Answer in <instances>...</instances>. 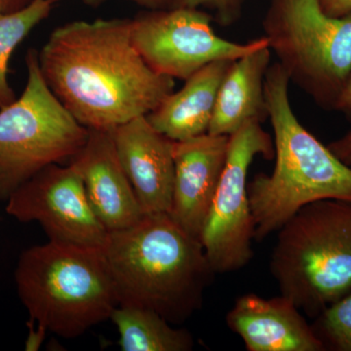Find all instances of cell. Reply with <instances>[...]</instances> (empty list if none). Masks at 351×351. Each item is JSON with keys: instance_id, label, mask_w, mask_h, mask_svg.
Instances as JSON below:
<instances>
[{"instance_id": "6da1fadb", "label": "cell", "mask_w": 351, "mask_h": 351, "mask_svg": "<svg viewBox=\"0 0 351 351\" xmlns=\"http://www.w3.org/2000/svg\"><path fill=\"white\" fill-rule=\"evenodd\" d=\"M58 99L89 130L112 131L147 117L174 91L136 49L130 19L76 21L58 27L38 53Z\"/></svg>"}, {"instance_id": "7a4b0ae2", "label": "cell", "mask_w": 351, "mask_h": 351, "mask_svg": "<svg viewBox=\"0 0 351 351\" xmlns=\"http://www.w3.org/2000/svg\"><path fill=\"white\" fill-rule=\"evenodd\" d=\"M101 249L119 306L151 309L172 325L201 308L216 274L200 240L168 213L108 232Z\"/></svg>"}, {"instance_id": "3957f363", "label": "cell", "mask_w": 351, "mask_h": 351, "mask_svg": "<svg viewBox=\"0 0 351 351\" xmlns=\"http://www.w3.org/2000/svg\"><path fill=\"white\" fill-rule=\"evenodd\" d=\"M290 80L278 63L270 64L265 96L274 130L276 165L271 174L256 175L248 182L255 221V240L278 232L302 207L316 201L351 202V166L332 154L295 117Z\"/></svg>"}, {"instance_id": "277c9868", "label": "cell", "mask_w": 351, "mask_h": 351, "mask_svg": "<svg viewBox=\"0 0 351 351\" xmlns=\"http://www.w3.org/2000/svg\"><path fill=\"white\" fill-rule=\"evenodd\" d=\"M15 282L29 319L66 339L110 319L119 306L101 248L51 241L21 254Z\"/></svg>"}, {"instance_id": "5b68a950", "label": "cell", "mask_w": 351, "mask_h": 351, "mask_svg": "<svg viewBox=\"0 0 351 351\" xmlns=\"http://www.w3.org/2000/svg\"><path fill=\"white\" fill-rule=\"evenodd\" d=\"M270 271L281 295L309 316L351 291V202L320 200L278 230Z\"/></svg>"}, {"instance_id": "8992f818", "label": "cell", "mask_w": 351, "mask_h": 351, "mask_svg": "<svg viewBox=\"0 0 351 351\" xmlns=\"http://www.w3.org/2000/svg\"><path fill=\"white\" fill-rule=\"evenodd\" d=\"M262 25L290 82L335 110L351 75V13L330 17L318 0H270Z\"/></svg>"}, {"instance_id": "52a82bcc", "label": "cell", "mask_w": 351, "mask_h": 351, "mask_svg": "<svg viewBox=\"0 0 351 351\" xmlns=\"http://www.w3.org/2000/svg\"><path fill=\"white\" fill-rule=\"evenodd\" d=\"M25 64L24 92L0 108V200L48 166L71 161L90 135L51 90L36 50Z\"/></svg>"}, {"instance_id": "ba28073f", "label": "cell", "mask_w": 351, "mask_h": 351, "mask_svg": "<svg viewBox=\"0 0 351 351\" xmlns=\"http://www.w3.org/2000/svg\"><path fill=\"white\" fill-rule=\"evenodd\" d=\"M258 156L274 158V138L263 130L262 122L249 120L228 137L225 169L200 233L215 274L237 271L253 258L255 221L247 176Z\"/></svg>"}, {"instance_id": "9c48e42d", "label": "cell", "mask_w": 351, "mask_h": 351, "mask_svg": "<svg viewBox=\"0 0 351 351\" xmlns=\"http://www.w3.org/2000/svg\"><path fill=\"white\" fill-rule=\"evenodd\" d=\"M211 14L173 7L149 10L131 20V38L145 63L161 75L186 80L208 64L235 61L269 46L265 36L246 43L219 36Z\"/></svg>"}, {"instance_id": "30bf717a", "label": "cell", "mask_w": 351, "mask_h": 351, "mask_svg": "<svg viewBox=\"0 0 351 351\" xmlns=\"http://www.w3.org/2000/svg\"><path fill=\"white\" fill-rule=\"evenodd\" d=\"M6 212L21 223L38 221L51 241L101 248L108 232L94 213L73 163L48 166L9 196Z\"/></svg>"}, {"instance_id": "8fae6325", "label": "cell", "mask_w": 351, "mask_h": 351, "mask_svg": "<svg viewBox=\"0 0 351 351\" xmlns=\"http://www.w3.org/2000/svg\"><path fill=\"white\" fill-rule=\"evenodd\" d=\"M112 138L145 214L170 213L174 189V141L159 133L147 117L113 129Z\"/></svg>"}, {"instance_id": "7c38bea8", "label": "cell", "mask_w": 351, "mask_h": 351, "mask_svg": "<svg viewBox=\"0 0 351 351\" xmlns=\"http://www.w3.org/2000/svg\"><path fill=\"white\" fill-rule=\"evenodd\" d=\"M228 137L206 133L174 142L175 179L169 215L198 239L225 169Z\"/></svg>"}, {"instance_id": "4fadbf2b", "label": "cell", "mask_w": 351, "mask_h": 351, "mask_svg": "<svg viewBox=\"0 0 351 351\" xmlns=\"http://www.w3.org/2000/svg\"><path fill=\"white\" fill-rule=\"evenodd\" d=\"M112 131L90 130L86 144L71 161L82 176L94 213L108 232L135 225L145 215L120 163Z\"/></svg>"}, {"instance_id": "5bb4252c", "label": "cell", "mask_w": 351, "mask_h": 351, "mask_svg": "<svg viewBox=\"0 0 351 351\" xmlns=\"http://www.w3.org/2000/svg\"><path fill=\"white\" fill-rule=\"evenodd\" d=\"M226 325L249 351H323V341L297 306L280 295H241L226 316Z\"/></svg>"}, {"instance_id": "9a60e30c", "label": "cell", "mask_w": 351, "mask_h": 351, "mask_svg": "<svg viewBox=\"0 0 351 351\" xmlns=\"http://www.w3.org/2000/svg\"><path fill=\"white\" fill-rule=\"evenodd\" d=\"M233 62L221 60L196 71L147 115L149 123L174 142L208 133L219 87Z\"/></svg>"}, {"instance_id": "2e32d148", "label": "cell", "mask_w": 351, "mask_h": 351, "mask_svg": "<svg viewBox=\"0 0 351 351\" xmlns=\"http://www.w3.org/2000/svg\"><path fill=\"white\" fill-rule=\"evenodd\" d=\"M271 61L269 46L233 62L219 87L208 133L230 136L245 122L269 119L265 80Z\"/></svg>"}, {"instance_id": "e0dca14e", "label": "cell", "mask_w": 351, "mask_h": 351, "mask_svg": "<svg viewBox=\"0 0 351 351\" xmlns=\"http://www.w3.org/2000/svg\"><path fill=\"white\" fill-rule=\"evenodd\" d=\"M110 319L119 332L123 351H191L195 339L186 329H177L151 309L119 306Z\"/></svg>"}, {"instance_id": "ac0fdd59", "label": "cell", "mask_w": 351, "mask_h": 351, "mask_svg": "<svg viewBox=\"0 0 351 351\" xmlns=\"http://www.w3.org/2000/svg\"><path fill=\"white\" fill-rule=\"evenodd\" d=\"M55 0H32L27 5L5 12L0 8V108L15 100L8 82V64L18 45L49 16Z\"/></svg>"}, {"instance_id": "d6986e66", "label": "cell", "mask_w": 351, "mask_h": 351, "mask_svg": "<svg viewBox=\"0 0 351 351\" xmlns=\"http://www.w3.org/2000/svg\"><path fill=\"white\" fill-rule=\"evenodd\" d=\"M313 328L324 345L328 341L335 350L351 351V291L327 306Z\"/></svg>"}, {"instance_id": "ffe728a7", "label": "cell", "mask_w": 351, "mask_h": 351, "mask_svg": "<svg viewBox=\"0 0 351 351\" xmlns=\"http://www.w3.org/2000/svg\"><path fill=\"white\" fill-rule=\"evenodd\" d=\"M245 2L246 0H179L176 7L202 9L211 14L217 24L228 27L241 19Z\"/></svg>"}, {"instance_id": "44dd1931", "label": "cell", "mask_w": 351, "mask_h": 351, "mask_svg": "<svg viewBox=\"0 0 351 351\" xmlns=\"http://www.w3.org/2000/svg\"><path fill=\"white\" fill-rule=\"evenodd\" d=\"M323 12L330 17L341 18L351 13V0H318Z\"/></svg>"}, {"instance_id": "7402d4cb", "label": "cell", "mask_w": 351, "mask_h": 351, "mask_svg": "<svg viewBox=\"0 0 351 351\" xmlns=\"http://www.w3.org/2000/svg\"><path fill=\"white\" fill-rule=\"evenodd\" d=\"M27 328H29V335L25 341V350L38 351L43 346L48 330L32 319H29L27 322Z\"/></svg>"}, {"instance_id": "603a6c76", "label": "cell", "mask_w": 351, "mask_h": 351, "mask_svg": "<svg viewBox=\"0 0 351 351\" xmlns=\"http://www.w3.org/2000/svg\"><path fill=\"white\" fill-rule=\"evenodd\" d=\"M328 147L339 160L351 166V130L343 137L332 142Z\"/></svg>"}, {"instance_id": "cb8c5ba5", "label": "cell", "mask_w": 351, "mask_h": 351, "mask_svg": "<svg viewBox=\"0 0 351 351\" xmlns=\"http://www.w3.org/2000/svg\"><path fill=\"white\" fill-rule=\"evenodd\" d=\"M335 110L343 113L348 119H351V75L343 88V92L339 95Z\"/></svg>"}, {"instance_id": "d4e9b609", "label": "cell", "mask_w": 351, "mask_h": 351, "mask_svg": "<svg viewBox=\"0 0 351 351\" xmlns=\"http://www.w3.org/2000/svg\"><path fill=\"white\" fill-rule=\"evenodd\" d=\"M138 5L145 7L149 10H160L177 6L179 0H131Z\"/></svg>"}, {"instance_id": "484cf974", "label": "cell", "mask_w": 351, "mask_h": 351, "mask_svg": "<svg viewBox=\"0 0 351 351\" xmlns=\"http://www.w3.org/2000/svg\"><path fill=\"white\" fill-rule=\"evenodd\" d=\"M0 8L5 12H12L9 8V0H0Z\"/></svg>"}, {"instance_id": "4316f807", "label": "cell", "mask_w": 351, "mask_h": 351, "mask_svg": "<svg viewBox=\"0 0 351 351\" xmlns=\"http://www.w3.org/2000/svg\"><path fill=\"white\" fill-rule=\"evenodd\" d=\"M82 1L84 2V3L88 4V5L96 6L101 4L104 0H82Z\"/></svg>"}]
</instances>
